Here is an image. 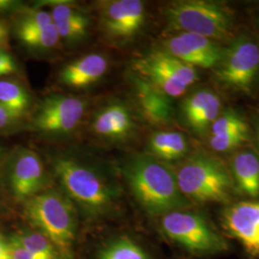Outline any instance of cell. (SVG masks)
Returning a JSON list of instances; mask_svg holds the SVG:
<instances>
[{
  "label": "cell",
  "mask_w": 259,
  "mask_h": 259,
  "mask_svg": "<svg viewBox=\"0 0 259 259\" xmlns=\"http://www.w3.org/2000/svg\"><path fill=\"white\" fill-rule=\"evenodd\" d=\"M124 175L137 202L151 216L160 217L193 205L181 192L174 169L150 155L130 159Z\"/></svg>",
  "instance_id": "cell-1"
},
{
  "label": "cell",
  "mask_w": 259,
  "mask_h": 259,
  "mask_svg": "<svg viewBox=\"0 0 259 259\" xmlns=\"http://www.w3.org/2000/svg\"><path fill=\"white\" fill-rule=\"evenodd\" d=\"M160 234L187 254L211 258L229 253L232 244L205 213L192 207L158 217Z\"/></svg>",
  "instance_id": "cell-2"
},
{
  "label": "cell",
  "mask_w": 259,
  "mask_h": 259,
  "mask_svg": "<svg viewBox=\"0 0 259 259\" xmlns=\"http://www.w3.org/2000/svg\"><path fill=\"white\" fill-rule=\"evenodd\" d=\"M181 192L192 204H232L236 196L229 166L211 154L198 152L174 169Z\"/></svg>",
  "instance_id": "cell-3"
},
{
  "label": "cell",
  "mask_w": 259,
  "mask_h": 259,
  "mask_svg": "<svg viewBox=\"0 0 259 259\" xmlns=\"http://www.w3.org/2000/svg\"><path fill=\"white\" fill-rule=\"evenodd\" d=\"M53 169L71 202L89 218L110 212L116 194L109 183L93 168L69 157H56Z\"/></svg>",
  "instance_id": "cell-4"
},
{
  "label": "cell",
  "mask_w": 259,
  "mask_h": 259,
  "mask_svg": "<svg viewBox=\"0 0 259 259\" xmlns=\"http://www.w3.org/2000/svg\"><path fill=\"white\" fill-rule=\"evenodd\" d=\"M24 212L29 222L55 245L65 259H74L77 220L68 198L57 191L40 192L25 201Z\"/></svg>",
  "instance_id": "cell-5"
},
{
  "label": "cell",
  "mask_w": 259,
  "mask_h": 259,
  "mask_svg": "<svg viewBox=\"0 0 259 259\" xmlns=\"http://www.w3.org/2000/svg\"><path fill=\"white\" fill-rule=\"evenodd\" d=\"M169 24L180 33H190L214 41L229 39L234 29L233 13L221 2L176 1L165 10Z\"/></svg>",
  "instance_id": "cell-6"
},
{
  "label": "cell",
  "mask_w": 259,
  "mask_h": 259,
  "mask_svg": "<svg viewBox=\"0 0 259 259\" xmlns=\"http://www.w3.org/2000/svg\"><path fill=\"white\" fill-rule=\"evenodd\" d=\"M139 78L170 98L184 95L198 79L197 70L165 50H155L134 62Z\"/></svg>",
  "instance_id": "cell-7"
},
{
  "label": "cell",
  "mask_w": 259,
  "mask_h": 259,
  "mask_svg": "<svg viewBox=\"0 0 259 259\" xmlns=\"http://www.w3.org/2000/svg\"><path fill=\"white\" fill-rule=\"evenodd\" d=\"M258 73L259 45L246 37L233 39L214 67V75L219 83L242 93H250Z\"/></svg>",
  "instance_id": "cell-8"
},
{
  "label": "cell",
  "mask_w": 259,
  "mask_h": 259,
  "mask_svg": "<svg viewBox=\"0 0 259 259\" xmlns=\"http://www.w3.org/2000/svg\"><path fill=\"white\" fill-rule=\"evenodd\" d=\"M219 224L229 240L237 242L250 259H259V199L225 205Z\"/></svg>",
  "instance_id": "cell-9"
},
{
  "label": "cell",
  "mask_w": 259,
  "mask_h": 259,
  "mask_svg": "<svg viewBox=\"0 0 259 259\" xmlns=\"http://www.w3.org/2000/svg\"><path fill=\"white\" fill-rule=\"evenodd\" d=\"M8 185L12 195L19 201L39 194L47 184L45 165L36 152L30 149L17 150L8 164Z\"/></svg>",
  "instance_id": "cell-10"
},
{
  "label": "cell",
  "mask_w": 259,
  "mask_h": 259,
  "mask_svg": "<svg viewBox=\"0 0 259 259\" xmlns=\"http://www.w3.org/2000/svg\"><path fill=\"white\" fill-rule=\"evenodd\" d=\"M85 103L82 99L54 95L47 98L34 117L36 129L48 134H64L76 128L83 118Z\"/></svg>",
  "instance_id": "cell-11"
},
{
  "label": "cell",
  "mask_w": 259,
  "mask_h": 259,
  "mask_svg": "<svg viewBox=\"0 0 259 259\" xmlns=\"http://www.w3.org/2000/svg\"><path fill=\"white\" fill-rule=\"evenodd\" d=\"M163 45L169 54L194 68H214L225 51V47L212 39L190 33H179Z\"/></svg>",
  "instance_id": "cell-12"
},
{
  "label": "cell",
  "mask_w": 259,
  "mask_h": 259,
  "mask_svg": "<svg viewBox=\"0 0 259 259\" xmlns=\"http://www.w3.org/2000/svg\"><path fill=\"white\" fill-rule=\"evenodd\" d=\"M145 19V5L139 0H115L101 12V22L108 37L117 41L135 37Z\"/></svg>",
  "instance_id": "cell-13"
},
{
  "label": "cell",
  "mask_w": 259,
  "mask_h": 259,
  "mask_svg": "<svg viewBox=\"0 0 259 259\" xmlns=\"http://www.w3.org/2000/svg\"><path fill=\"white\" fill-rule=\"evenodd\" d=\"M222 101L217 93L208 89L195 91L182 104V114L185 124L198 135L209 131L213 122L220 115Z\"/></svg>",
  "instance_id": "cell-14"
},
{
  "label": "cell",
  "mask_w": 259,
  "mask_h": 259,
  "mask_svg": "<svg viewBox=\"0 0 259 259\" xmlns=\"http://www.w3.org/2000/svg\"><path fill=\"white\" fill-rule=\"evenodd\" d=\"M236 194L245 200L259 199V153L251 148L233 153L228 165Z\"/></svg>",
  "instance_id": "cell-15"
},
{
  "label": "cell",
  "mask_w": 259,
  "mask_h": 259,
  "mask_svg": "<svg viewBox=\"0 0 259 259\" xmlns=\"http://www.w3.org/2000/svg\"><path fill=\"white\" fill-rule=\"evenodd\" d=\"M95 135L103 139H127L134 130V121L129 109L120 103L106 106L93 121Z\"/></svg>",
  "instance_id": "cell-16"
},
{
  "label": "cell",
  "mask_w": 259,
  "mask_h": 259,
  "mask_svg": "<svg viewBox=\"0 0 259 259\" xmlns=\"http://www.w3.org/2000/svg\"><path fill=\"white\" fill-rule=\"evenodd\" d=\"M108 66V61L103 55L83 56L65 66L60 79L68 87L82 89L98 81L107 72Z\"/></svg>",
  "instance_id": "cell-17"
},
{
  "label": "cell",
  "mask_w": 259,
  "mask_h": 259,
  "mask_svg": "<svg viewBox=\"0 0 259 259\" xmlns=\"http://www.w3.org/2000/svg\"><path fill=\"white\" fill-rule=\"evenodd\" d=\"M136 88L140 107L147 119L157 124H166L171 120L173 109L170 97L139 77L136 79Z\"/></svg>",
  "instance_id": "cell-18"
},
{
  "label": "cell",
  "mask_w": 259,
  "mask_h": 259,
  "mask_svg": "<svg viewBox=\"0 0 259 259\" xmlns=\"http://www.w3.org/2000/svg\"><path fill=\"white\" fill-rule=\"evenodd\" d=\"M148 150L150 156L165 162L186 157L189 146L183 134L174 131H160L150 137Z\"/></svg>",
  "instance_id": "cell-19"
},
{
  "label": "cell",
  "mask_w": 259,
  "mask_h": 259,
  "mask_svg": "<svg viewBox=\"0 0 259 259\" xmlns=\"http://www.w3.org/2000/svg\"><path fill=\"white\" fill-rule=\"evenodd\" d=\"M50 15L60 37L80 39L87 36L90 21L79 11L65 4H56Z\"/></svg>",
  "instance_id": "cell-20"
},
{
  "label": "cell",
  "mask_w": 259,
  "mask_h": 259,
  "mask_svg": "<svg viewBox=\"0 0 259 259\" xmlns=\"http://www.w3.org/2000/svg\"><path fill=\"white\" fill-rule=\"evenodd\" d=\"M97 259H153V256L138 241L121 236L105 245Z\"/></svg>",
  "instance_id": "cell-21"
},
{
  "label": "cell",
  "mask_w": 259,
  "mask_h": 259,
  "mask_svg": "<svg viewBox=\"0 0 259 259\" xmlns=\"http://www.w3.org/2000/svg\"><path fill=\"white\" fill-rule=\"evenodd\" d=\"M16 235L36 259H65L55 245L37 230H25Z\"/></svg>",
  "instance_id": "cell-22"
},
{
  "label": "cell",
  "mask_w": 259,
  "mask_h": 259,
  "mask_svg": "<svg viewBox=\"0 0 259 259\" xmlns=\"http://www.w3.org/2000/svg\"><path fill=\"white\" fill-rule=\"evenodd\" d=\"M0 104L19 118L30 105L29 95L22 85L11 80H0Z\"/></svg>",
  "instance_id": "cell-23"
},
{
  "label": "cell",
  "mask_w": 259,
  "mask_h": 259,
  "mask_svg": "<svg viewBox=\"0 0 259 259\" xmlns=\"http://www.w3.org/2000/svg\"><path fill=\"white\" fill-rule=\"evenodd\" d=\"M210 137L223 138L236 133H249V126L238 112L227 110L220 113L209 128Z\"/></svg>",
  "instance_id": "cell-24"
},
{
  "label": "cell",
  "mask_w": 259,
  "mask_h": 259,
  "mask_svg": "<svg viewBox=\"0 0 259 259\" xmlns=\"http://www.w3.org/2000/svg\"><path fill=\"white\" fill-rule=\"evenodd\" d=\"M18 36L19 39L27 47L38 49L52 48L58 45L61 38L53 23L35 32L19 34Z\"/></svg>",
  "instance_id": "cell-25"
},
{
  "label": "cell",
  "mask_w": 259,
  "mask_h": 259,
  "mask_svg": "<svg viewBox=\"0 0 259 259\" xmlns=\"http://www.w3.org/2000/svg\"><path fill=\"white\" fill-rule=\"evenodd\" d=\"M53 23L50 13L46 11L32 12L20 19L17 26V35L35 32Z\"/></svg>",
  "instance_id": "cell-26"
},
{
  "label": "cell",
  "mask_w": 259,
  "mask_h": 259,
  "mask_svg": "<svg viewBox=\"0 0 259 259\" xmlns=\"http://www.w3.org/2000/svg\"><path fill=\"white\" fill-rule=\"evenodd\" d=\"M250 133H236L228 137H209V146L215 152L226 153L243 146L249 140Z\"/></svg>",
  "instance_id": "cell-27"
},
{
  "label": "cell",
  "mask_w": 259,
  "mask_h": 259,
  "mask_svg": "<svg viewBox=\"0 0 259 259\" xmlns=\"http://www.w3.org/2000/svg\"><path fill=\"white\" fill-rule=\"evenodd\" d=\"M8 241L12 259H36L35 256L20 243L16 234L12 235Z\"/></svg>",
  "instance_id": "cell-28"
},
{
  "label": "cell",
  "mask_w": 259,
  "mask_h": 259,
  "mask_svg": "<svg viewBox=\"0 0 259 259\" xmlns=\"http://www.w3.org/2000/svg\"><path fill=\"white\" fill-rule=\"evenodd\" d=\"M18 67L13 57L4 50H0V76L13 74Z\"/></svg>",
  "instance_id": "cell-29"
},
{
  "label": "cell",
  "mask_w": 259,
  "mask_h": 259,
  "mask_svg": "<svg viewBox=\"0 0 259 259\" xmlns=\"http://www.w3.org/2000/svg\"><path fill=\"white\" fill-rule=\"evenodd\" d=\"M18 118L13 115L2 104H0V129L12 125Z\"/></svg>",
  "instance_id": "cell-30"
},
{
  "label": "cell",
  "mask_w": 259,
  "mask_h": 259,
  "mask_svg": "<svg viewBox=\"0 0 259 259\" xmlns=\"http://www.w3.org/2000/svg\"><path fill=\"white\" fill-rule=\"evenodd\" d=\"M9 26L8 24L0 19V50L7 49L9 47Z\"/></svg>",
  "instance_id": "cell-31"
},
{
  "label": "cell",
  "mask_w": 259,
  "mask_h": 259,
  "mask_svg": "<svg viewBox=\"0 0 259 259\" xmlns=\"http://www.w3.org/2000/svg\"><path fill=\"white\" fill-rule=\"evenodd\" d=\"M0 259H12L9 241L0 233Z\"/></svg>",
  "instance_id": "cell-32"
},
{
  "label": "cell",
  "mask_w": 259,
  "mask_h": 259,
  "mask_svg": "<svg viewBox=\"0 0 259 259\" xmlns=\"http://www.w3.org/2000/svg\"><path fill=\"white\" fill-rule=\"evenodd\" d=\"M13 2L12 1H7V0H0V11L7 10L10 7H12Z\"/></svg>",
  "instance_id": "cell-33"
},
{
  "label": "cell",
  "mask_w": 259,
  "mask_h": 259,
  "mask_svg": "<svg viewBox=\"0 0 259 259\" xmlns=\"http://www.w3.org/2000/svg\"><path fill=\"white\" fill-rule=\"evenodd\" d=\"M255 140H256V144L259 149V119L255 124Z\"/></svg>",
  "instance_id": "cell-34"
}]
</instances>
